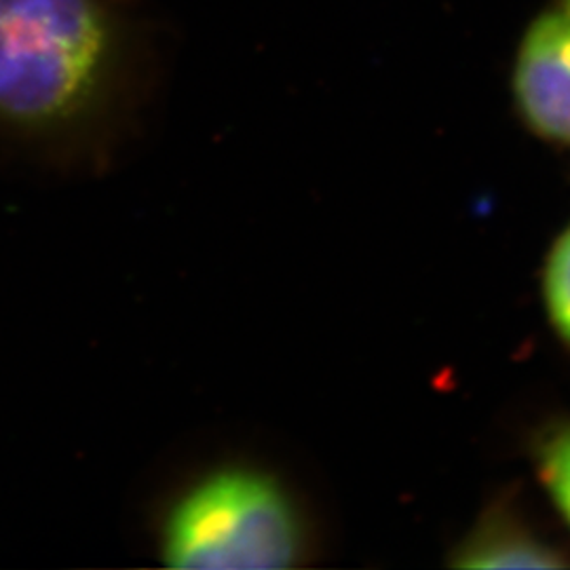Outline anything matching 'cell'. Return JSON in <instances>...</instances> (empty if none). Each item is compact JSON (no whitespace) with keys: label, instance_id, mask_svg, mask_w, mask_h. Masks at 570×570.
Segmentation results:
<instances>
[{"label":"cell","instance_id":"obj_6","mask_svg":"<svg viewBox=\"0 0 570 570\" xmlns=\"http://www.w3.org/2000/svg\"><path fill=\"white\" fill-rule=\"evenodd\" d=\"M541 289L551 330L570 348V225L556 237L546 256Z\"/></svg>","mask_w":570,"mask_h":570},{"label":"cell","instance_id":"obj_4","mask_svg":"<svg viewBox=\"0 0 570 570\" xmlns=\"http://www.w3.org/2000/svg\"><path fill=\"white\" fill-rule=\"evenodd\" d=\"M450 564L456 569H570V553L510 501H499L450 551Z\"/></svg>","mask_w":570,"mask_h":570},{"label":"cell","instance_id":"obj_2","mask_svg":"<svg viewBox=\"0 0 570 570\" xmlns=\"http://www.w3.org/2000/svg\"><path fill=\"white\" fill-rule=\"evenodd\" d=\"M298 511L271 475L225 469L197 482L165 518L171 569H289L305 550Z\"/></svg>","mask_w":570,"mask_h":570},{"label":"cell","instance_id":"obj_1","mask_svg":"<svg viewBox=\"0 0 570 570\" xmlns=\"http://www.w3.org/2000/svg\"><path fill=\"white\" fill-rule=\"evenodd\" d=\"M134 47L117 0H0V146L75 136Z\"/></svg>","mask_w":570,"mask_h":570},{"label":"cell","instance_id":"obj_7","mask_svg":"<svg viewBox=\"0 0 570 570\" xmlns=\"http://www.w3.org/2000/svg\"><path fill=\"white\" fill-rule=\"evenodd\" d=\"M556 4H558V7H560V9H564V11H567V13H570V0H558V2H556Z\"/></svg>","mask_w":570,"mask_h":570},{"label":"cell","instance_id":"obj_3","mask_svg":"<svg viewBox=\"0 0 570 570\" xmlns=\"http://www.w3.org/2000/svg\"><path fill=\"white\" fill-rule=\"evenodd\" d=\"M511 98L532 136L570 148V13L558 4L522 32L511 66Z\"/></svg>","mask_w":570,"mask_h":570},{"label":"cell","instance_id":"obj_5","mask_svg":"<svg viewBox=\"0 0 570 570\" xmlns=\"http://www.w3.org/2000/svg\"><path fill=\"white\" fill-rule=\"evenodd\" d=\"M530 459L541 489L570 530V419L541 429L532 438Z\"/></svg>","mask_w":570,"mask_h":570}]
</instances>
